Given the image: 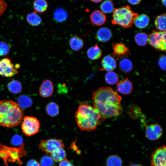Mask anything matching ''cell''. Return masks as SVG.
Listing matches in <instances>:
<instances>
[{
	"mask_svg": "<svg viewBox=\"0 0 166 166\" xmlns=\"http://www.w3.org/2000/svg\"><path fill=\"white\" fill-rule=\"evenodd\" d=\"M59 166H74L66 158L60 162Z\"/></svg>",
	"mask_w": 166,
	"mask_h": 166,
	"instance_id": "74e56055",
	"label": "cell"
},
{
	"mask_svg": "<svg viewBox=\"0 0 166 166\" xmlns=\"http://www.w3.org/2000/svg\"><path fill=\"white\" fill-rule=\"evenodd\" d=\"M26 166H40V165L36 160L31 159L27 162Z\"/></svg>",
	"mask_w": 166,
	"mask_h": 166,
	"instance_id": "f35d334b",
	"label": "cell"
},
{
	"mask_svg": "<svg viewBox=\"0 0 166 166\" xmlns=\"http://www.w3.org/2000/svg\"><path fill=\"white\" fill-rule=\"evenodd\" d=\"M9 91L13 94H17L22 91V87L21 83L18 80L13 79L7 85Z\"/></svg>",
	"mask_w": 166,
	"mask_h": 166,
	"instance_id": "d4e9b609",
	"label": "cell"
},
{
	"mask_svg": "<svg viewBox=\"0 0 166 166\" xmlns=\"http://www.w3.org/2000/svg\"><path fill=\"white\" fill-rule=\"evenodd\" d=\"M7 4L4 0H0V16H1L6 10Z\"/></svg>",
	"mask_w": 166,
	"mask_h": 166,
	"instance_id": "8d00e7d4",
	"label": "cell"
},
{
	"mask_svg": "<svg viewBox=\"0 0 166 166\" xmlns=\"http://www.w3.org/2000/svg\"><path fill=\"white\" fill-rule=\"evenodd\" d=\"M161 2L162 3V4H163V5L165 6H166V0H161Z\"/></svg>",
	"mask_w": 166,
	"mask_h": 166,
	"instance_id": "b9f144b4",
	"label": "cell"
},
{
	"mask_svg": "<svg viewBox=\"0 0 166 166\" xmlns=\"http://www.w3.org/2000/svg\"><path fill=\"white\" fill-rule=\"evenodd\" d=\"M92 23L97 26L103 25L105 22L106 18L105 14L101 11L97 10L93 11L90 15Z\"/></svg>",
	"mask_w": 166,
	"mask_h": 166,
	"instance_id": "5bb4252c",
	"label": "cell"
},
{
	"mask_svg": "<svg viewBox=\"0 0 166 166\" xmlns=\"http://www.w3.org/2000/svg\"><path fill=\"white\" fill-rule=\"evenodd\" d=\"M107 166H122L121 158L117 155H111L108 157L106 161Z\"/></svg>",
	"mask_w": 166,
	"mask_h": 166,
	"instance_id": "f546056e",
	"label": "cell"
},
{
	"mask_svg": "<svg viewBox=\"0 0 166 166\" xmlns=\"http://www.w3.org/2000/svg\"><path fill=\"white\" fill-rule=\"evenodd\" d=\"M68 16L66 11L61 8L56 9L53 14L54 21L58 23H61L65 21L68 18Z\"/></svg>",
	"mask_w": 166,
	"mask_h": 166,
	"instance_id": "603a6c76",
	"label": "cell"
},
{
	"mask_svg": "<svg viewBox=\"0 0 166 166\" xmlns=\"http://www.w3.org/2000/svg\"><path fill=\"white\" fill-rule=\"evenodd\" d=\"M48 5L45 0H35L33 7L35 12L39 13L45 12L47 9Z\"/></svg>",
	"mask_w": 166,
	"mask_h": 166,
	"instance_id": "ffe728a7",
	"label": "cell"
},
{
	"mask_svg": "<svg viewBox=\"0 0 166 166\" xmlns=\"http://www.w3.org/2000/svg\"><path fill=\"white\" fill-rule=\"evenodd\" d=\"M11 45L8 43L3 41L0 42V57L7 56L10 53Z\"/></svg>",
	"mask_w": 166,
	"mask_h": 166,
	"instance_id": "d6a6232c",
	"label": "cell"
},
{
	"mask_svg": "<svg viewBox=\"0 0 166 166\" xmlns=\"http://www.w3.org/2000/svg\"><path fill=\"white\" fill-rule=\"evenodd\" d=\"M38 147L42 151L47 154H51L57 149L64 148V145L61 139L51 138L46 140H41Z\"/></svg>",
	"mask_w": 166,
	"mask_h": 166,
	"instance_id": "52a82bcc",
	"label": "cell"
},
{
	"mask_svg": "<svg viewBox=\"0 0 166 166\" xmlns=\"http://www.w3.org/2000/svg\"><path fill=\"white\" fill-rule=\"evenodd\" d=\"M166 56L163 55L159 58L158 60V65L161 69L163 70H166Z\"/></svg>",
	"mask_w": 166,
	"mask_h": 166,
	"instance_id": "d590c367",
	"label": "cell"
},
{
	"mask_svg": "<svg viewBox=\"0 0 166 166\" xmlns=\"http://www.w3.org/2000/svg\"><path fill=\"white\" fill-rule=\"evenodd\" d=\"M40 95L44 98H48L52 96L54 91L52 81L49 79L44 80L39 88Z\"/></svg>",
	"mask_w": 166,
	"mask_h": 166,
	"instance_id": "8fae6325",
	"label": "cell"
},
{
	"mask_svg": "<svg viewBox=\"0 0 166 166\" xmlns=\"http://www.w3.org/2000/svg\"><path fill=\"white\" fill-rule=\"evenodd\" d=\"M148 36L143 32L137 34L134 37V40L136 44L139 46H143L146 45L148 42Z\"/></svg>",
	"mask_w": 166,
	"mask_h": 166,
	"instance_id": "4dcf8cb0",
	"label": "cell"
},
{
	"mask_svg": "<svg viewBox=\"0 0 166 166\" xmlns=\"http://www.w3.org/2000/svg\"><path fill=\"white\" fill-rule=\"evenodd\" d=\"M23 140L21 136L18 135H14L11 139V142L14 145H20L22 143Z\"/></svg>",
	"mask_w": 166,
	"mask_h": 166,
	"instance_id": "e575fe53",
	"label": "cell"
},
{
	"mask_svg": "<svg viewBox=\"0 0 166 166\" xmlns=\"http://www.w3.org/2000/svg\"><path fill=\"white\" fill-rule=\"evenodd\" d=\"M130 166H141L138 164H131Z\"/></svg>",
	"mask_w": 166,
	"mask_h": 166,
	"instance_id": "7bdbcfd3",
	"label": "cell"
},
{
	"mask_svg": "<svg viewBox=\"0 0 166 166\" xmlns=\"http://www.w3.org/2000/svg\"><path fill=\"white\" fill-rule=\"evenodd\" d=\"M22 109L11 100L0 101V125L6 128L16 127L22 122L23 117Z\"/></svg>",
	"mask_w": 166,
	"mask_h": 166,
	"instance_id": "3957f363",
	"label": "cell"
},
{
	"mask_svg": "<svg viewBox=\"0 0 166 166\" xmlns=\"http://www.w3.org/2000/svg\"><path fill=\"white\" fill-rule=\"evenodd\" d=\"M45 109L47 114L52 117L57 116L59 113V105L54 102L49 103L46 106Z\"/></svg>",
	"mask_w": 166,
	"mask_h": 166,
	"instance_id": "44dd1931",
	"label": "cell"
},
{
	"mask_svg": "<svg viewBox=\"0 0 166 166\" xmlns=\"http://www.w3.org/2000/svg\"><path fill=\"white\" fill-rule=\"evenodd\" d=\"M18 104L22 109L30 107L33 102L31 99L29 97L24 95L20 96L18 99Z\"/></svg>",
	"mask_w": 166,
	"mask_h": 166,
	"instance_id": "83f0119b",
	"label": "cell"
},
{
	"mask_svg": "<svg viewBox=\"0 0 166 166\" xmlns=\"http://www.w3.org/2000/svg\"><path fill=\"white\" fill-rule=\"evenodd\" d=\"M101 63L102 70L109 72L116 68V63L114 58L109 55L104 57L102 60Z\"/></svg>",
	"mask_w": 166,
	"mask_h": 166,
	"instance_id": "9a60e30c",
	"label": "cell"
},
{
	"mask_svg": "<svg viewBox=\"0 0 166 166\" xmlns=\"http://www.w3.org/2000/svg\"><path fill=\"white\" fill-rule=\"evenodd\" d=\"M91 1L95 3H98L101 2L102 0H90Z\"/></svg>",
	"mask_w": 166,
	"mask_h": 166,
	"instance_id": "60d3db41",
	"label": "cell"
},
{
	"mask_svg": "<svg viewBox=\"0 0 166 166\" xmlns=\"http://www.w3.org/2000/svg\"><path fill=\"white\" fill-rule=\"evenodd\" d=\"M69 45L72 50L77 51L81 49L83 47L84 42L81 38L75 35L72 37L70 39Z\"/></svg>",
	"mask_w": 166,
	"mask_h": 166,
	"instance_id": "ac0fdd59",
	"label": "cell"
},
{
	"mask_svg": "<svg viewBox=\"0 0 166 166\" xmlns=\"http://www.w3.org/2000/svg\"><path fill=\"white\" fill-rule=\"evenodd\" d=\"M26 20L30 25L33 26L39 25L42 22L41 17L35 11L28 14L26 17Z\"/></svg>",
	"mask_w": 166,
	"mask_h": 166,
	"instance_id": "7402d4cb",
	"label": "cell"
},
{
	"mask_svg": "<svg viewBox=\"0 0 166 166\" xmlns=\"http://www.w3.org/2000/svg\"><path fill=\"white\" fill-rule=\"evenodd\" d=\"M141 0H127L128 2L132 5H136L139 4Z\"/></svg>",
	"mask_w": 166,
	"mask_h": 166,
	"instance_id": "ab89813d",
	"label": "cell"
},
{
	"mask_svg": "<svg viewBox=\"0 0 166 166\" xmlns=\"http://www.w3.org/2000/svg\"><path fill=\"white\" fill-rule=\"evenodd\" d=\"M40 123L36 117L29 116L25 117L21 125L23 132L26 136H30L38 132Z\"/></svg>",
	"mask_w": 166,
	"mask_h": 166,
	"instance_id": "8992f818",
	"label": "cell"
},
{
	"mask_svg": "<svg viewBox=\"0 0 166 166\" xmlns=\"http://www.w3.org/2000/svg\"><path fill=\"white\" fill-rule=\"evenodd\" d=\"M75 118L80 130L89 132L95 130L100 123L98 113L88 103L81 102L75 113Z\"/></svg>",
	"mask_w": 166,
	"mask_h": 166,
	"instance_id": "7a4b0ae2",
	"label": "cell"
},
{
	"mask_svg": "<svg viewBox=\"0 0 166 166\" xmlns=\"http://www.w3.org/2000/svg\"><path fill=\"white\" fill-rule=\"evenodd\" d=\"M149 18L145 14L138 15L134 20V23L138 28L144 29L149 24Z\"/></svg>",
	"mask_w": 166,
	"mask_h": 166,
	"instance_id": "d6986e66",
	"label": "cell"
},
{
	"mask_svg": "<svg viewBox=\"0 0 166 166\" xmlns=\"http://www.w3.org/2000/svg\"><path fill=\"white\" fill-rule=\"evenodd\" d=\"M148 42L156 50L166 51V32L153 30L148 36Z\"/></svg>",
	"mask_w": 166,
	"mask_h": 166,
	"instance_id": "5b68a950",
	"label": "cell"
},
{
	"mask_svg": "<svg viewBox=\"0 0 166 166\" xmlns=\"http://www.w3.org/2000/svg\"><path fill=\"white\" fill-rule=\"evenodd\" d=\"M102 53L101 49L97 45L90 47L87 51L88 57L92 60L99 59L101 56Z\"/></svg>",
	"mask_w": 166,
	"mask_h": 166,
	"instance_id": "e0dca14e",
	"label": "cell"
},
{
	"mask_svg": "<svg viewBox=\"0 0 166 166\" xmlns=\"http://www.w3.org/2000/svg\"><path fill=\"white\" fill-rule=\"evenodd\" d=\"M116 88L118 92L123 95L130 94L133 90L132 84L127 78L118 81L117 84Z\"/></svg>",
	"mask_w": 166,
	"mask_h": 166,
	"instance_id": "7c38bea8",
	"label": "cell"
},
{
	"mask_svg": "<svg viewBox=\"0 0 166 166\" xmlns=\"http://www.w3.org/2000/svg\"><path fill=\"white\" fill-rule=\"evenodd\" d=\"M105 81L109 85H114L117 83L119 81L118 75L113 71L108 72L105 76Z\"/></svg>",
	"mask_w": 166,
	"mask_h": 166,
	"instance_id": "f1b7e54d",
	"label": "cell"
},
{
	"mask_svg": "<svg viewBox=\"0 0 166 166\" xmlns=\"http://www.w3.org/2000/svg\"><path fill=\"white\" fill-rule=\"evenodd\" d=\"M112 36V32L109 29L102 27L97 30L96 34V38L98 41L105 42L109 41Z\"/></svg>",
	"mask_w": 166,
	"mask_h": 166,
	"instance_id": "2e32d148",
	"label": "cell"
},
{
	"mask_svg": "<svg viewBox=\"0 0 166 166\" xmlns=\"http://www.w3.org/2000/svg\"><path fill=\"white\" fill-rule=\"evenodd\" d=\"M151 166H166V148L164 145L158 147L152 152Z\"/></svg>",
	"mask_w": 166,
	"mask_h": 166,
	"instance_id": "ba28073f",
	"label": "cell"
},
{
	"mask_svg": "<svg viewBox=\"0 0 166 166\" xmlns=\"http://www.w3.org/2000/svg\"><path fill=\"white\" fill-rule=\"evenodd\" d=\"M119 68L124 73H129L132 70V63L129 59L127 58H123L119 62Z\"/></svg>",
	"mask_w": 166,
	"mask_h": 166,
	"instance_id": "cb8c5ba5",
	"label": "cell"
},
{
	"mask_svg": "<svg viewBox=\"0 0 166 166\" xmlns=\"http://www.w3.org/2000/svg\"><path fill=\"white\" fill-rule=\"evenodd\" d=\"M18 73L15 66L11 60L8 57L0 59V75L6 77H10Z\"/></svg>",
	"mask_w": 166,
	"mask_h": 166,
	"instance_id": "9c48e42d",
	"label": "cell"
},
{
	"mask_svg": "<svg viewBox=\"0 0 166 166\" xmlns=\"http://www.w3.org/2000/svg\"><path fill=\"white\" fill-rule=\"evenodd\" d=\"M41 166H55L54 161L52 157L48 156H43L40 160Z\"/></svg>",
	"mask_w": 166,
	"mask_h": 166,
	"instance_id": "836d02e7",
	"label": "cell"
},
{
	"mask_svg": "<svg viewBox=\"0 0 166 166\" xmlns=\"http://www.w3.org/2000/svg\"><path fill=\"white\" fill-rule=\"evenodd\" d=\"M66 156V152L64 148H60L51 153L50 156L54 161L59 162L65 159Z\"/></svg>",
	"mask_w": 166,
	"mask_h": 166,
	"instance_id": "4316f807",
	"label": "cell"
},
{
	"mask_svg": "<svg viewBox=\"0 0 166 166\" xmlns=\"http://www.w3.org/2000/svg\"><path fill=\"white\" fill-rule=\"evenodd\" d=\"M166 15L164 14L158 16L155 21L156 28L160 31L166 32Z\"/></svg>",
	"mask_w": 166,
	"mask_h": 166,
	"instance_id": "484cf974",
	"label": "cell"
},
{
	"mask_svg": "<svg viewBox=\"0 0 166 166\" xmlns=\"http://www.w3.org/2000/svg\"><path fill=\"white\" fill-rule=\"evenodd\" d=\"M112 46L113 56L117 58L126 57L130 54L129 49L122 43H113Z\"/></svg>",
	"mask_w": 166,
	"mask_h": 166,
	"instance_id": "4fadbf2b",
	"label": "cell"
},
{
	"mask_svg": "<svg viewBox=\"0 0 166 166\" xmlns=\"http://www.w3.org/2000/svg\"><path fill=\"white\" fill-rule=\"evenodd\" d=\"M92 98L93 107L99 114L101 121L122 114L121 97L111 88H98L93 93Z\"/></svg>",
	"mask_w": 166,
	"mask_h": 166,
	"instance_id": "6da1fadb",
	"label": "cell"
},
{
	"mask_svg": "<svg viewBox=\"0 0 166 166\" xmlns=\"http://www.w3.org/2000/svg\"><path fill=\"white\" fill-rule=\"evenodd\" d=\"M102 12L107 14L113 11L114 8L112 2L110 0H106L103 2L100 6Z\"/></svg>",
	"mask_w": 166,
	"mask_h": 166,
	"instance_id": "1f68e13d",
	"label": "cell"
},
{
	"mask_svg": "<svg viewBox=\"0 0 166 166\" xmlns=\"http://www.w3.org/2000/svg\"><path fill=\"white\" fill-rule=\"evenodd\" d=\"M113 12L112 23L124 28L131 27L138 15L128 5L114 8Z\"/></svg>",
	"mask_w": 166,
	"mask_h": 166,
	"instance_id": "277c9868",
	"label": "cell"
},
{
	"mask_svg": "<svg viewBox=\"0 0 166 166\" xmlns=\"http://www.w3.org/2000/svg\"><path fill=\"white\" fill-rule=\"evenodd\" d=\"M163 129L159 124L155 123L147 126L145 129L146 137L151 140L159 139L163 134Z\"/></svg>",
	"mask_w": 166,
	"mask_h": 166,
	"instance_id": "30bf717a",
	"label": "cell"
}]
</instances>
